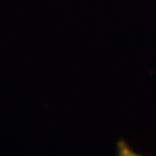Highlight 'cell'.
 I'll list each match as a JSON object with an SVG mask.
<instances>
[{
	"mask_svg": "<svg viewBox=\"0 0 156 156\" xmlns=\"http://www.w3.org/2000/svg\"><path fill=\"white\" fill-rule=\"evenodd\" d=\"M116 156H145L141 155L139 153H136L131 148V146L128 145L127 142L124 139L118 140L117 142V153Z\"/></svg>",
	"mask_w": 156,
	"mask_h": 156,
	"instance_id": "6da1fadb",
	"label": "cell"
}]
</instances>
